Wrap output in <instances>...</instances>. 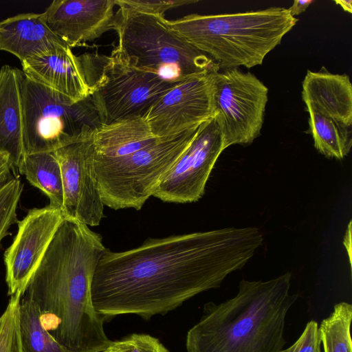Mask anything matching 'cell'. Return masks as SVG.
<instances>
[{"label":"cell","mask_w":352,"mask_h":352,"mask_svg":"<svg viewBox=\"0 0 352 352\" xmlns=\"http://www.w3.org/2000/svg\"><path fill=\"white\" fill-rule=\"evenodd\" d=\"M263 243L256 227L226 228L148 239L124 252L107 249L91 285L96 310L104 320L135 314H164L203 292L220 287Z\"/></svg>","instance_id":"1"},{"label":"cell","mask_w":352,"mask_h":352,"mask_svg":"<svg viewBox=\"0 0 352 352\" xmlns=\"http://www.w3.org/2000/svg\"><path fill=\"white\" fill-rule=\"evenodd\" d=\"M106 250L89 226L64 217L23 294L37 305L45 328L69 352H101L113 342L91 297L94 272Z\"/></svg>","instance_id":"2"},{"label":"cell","mask_w":352,"mask_h":352,"mask_svg":"<svg viewBox=\"0 0 352 352\" xmlns=\"http://www.w3.org/2000/svg\"><path fill=\"white\" fill-rule=\"evenodd\" d=\"M291 279L287 272L267 281L242 280L234 298L205 304L187 333V352H280L285 318L298 298L289 294Z\"/></svg>","instance_id":"3"},{"label":"cell","mask_w":352,"mask_h":352,"mask_svg":"<svg viewBox=\"0 0 352 352\" xmlns=\"http://www.w3.org/2000/svg\"><path fill=\"white\" fill-rule=\"evenodd\" d=\"M288 9L231 14H190L166 20L168 26L217 63L219 69L260 65L296 24Z\"/></svg>","instance_id":"4"},{"label":"cell","mask_w":352,"mask_h":352,"mask_svg":"<svg viewBox=\"0 0 352 352\" xmlns=\"http://www.w3.org/2000/svg\"><path fill=\"white\" fill-rule=\"evenodd\" d=\"M118 6L113 30L118 34V43L111 54L172 82H181L206 72L220 71L211 58L171 30L164 16Z\"/></svg>","instance_id":"5"},{"label":"cell","mask_w":352,"mask_h":352,"mask_svg":"<svg viewBox=\"0 0 352 352\" xmlns=\"http://www.w3.org/2000/svg\"><path fill=\"white\" fill-rule=\"evenodd\" d=\"M199 126L160 138L126 156L95 157L96 177L103 204L114 210H140L188 147Z\"/></svg>","instance_id":"6"},{"label":"cell","mask_w":352,"mask_h":352,"mask_svg":"<svg viewBox=\"0 0 352 352\" xmlns=\"http://www.w3.org/2000/svg\"><path fill=\"white\" fill-rule=\"evenodd\" d=\"M22 111L24 154L54 152L101 125L89 97L73 103L26 76Z\"/></svg>","instance_id":"7"},{"label":"cell","mask_w":352,"mask_h":352,"mask_svg":"<svg viewBox=\"0 0 352 352\" xmlns=\"http://www.w3.org/2000/svg\"><path fill=\"white\" fill-rule=\"evenodd\" d=\"M179 82L137 68L118 56L107 57L89 96L101 124L144 118Z\"/></svg>","instance_id":"8"},{"label":"cell","mask_w":352,"mask_h":352,"mask_svg":"<svg viewBox=\"0 0 352 352\" xmlns=\"http://www.w3.org/2000/svg\"><path fill=\"white\" fill-rule=\"evenodd\" d=\"M267 99V87L250 72L234 68L215 74L214 119L225 149L250 144L260 135Z\"/></svg>","instance_id":"9"},{"label":"cell","mask_w":352,"mask_h":352,"mask_svg":"<svg viewBox=\"0 0 352 352\" xmlns=\"http://www.w3.org/2000/svg\"><path fill=\"white\" fill-rule=\"evenodd\" d=\"M217 72L188 77L164 94L144 117L153 135L157 138L170 137L213 118Z\"/></svg>","instance_id":"10"},{"label":"cell","mask_w":352,"mask_h":352,"mask_svg":"<svg viewBox=\"0 0 352 352\" xmlns=\"http://www.w3.org/2000/svg\"><path fill=\"white\" fill-rule=\"evenodd\" d=\"M223 150V138L214 118L204 122L153 196L170 203L198 201Z\"/></svg>","instance_id":"11"},{"label":"cell","mask_w":352,"mask_h":352,"mask_svg":"<svg viewBox=\"0 0 352 352\" xmlns=\"http://www.w3.org/2000/svg\"><path fill=\"white\" fill-rule=\"evenodd\" d=\"M92 135L76 140L53 152L61 171L64 217L88 226L100 224L104 206L96 177Z\"/></svg>","instance_id":"12"},{"label":"cell","mask_w":352,"mask_h":352,"mask_svg":"<svg viewBox=\"0 0 352 352\" xmlns=\"http://www.w3.org/2000/svg\"><path fill=\"white\" fill-rule=\"evenodd\" d=\"M106 58L92 54L77 56L65 46L21 63L25 76L77 103L90 96Z\"/></svg>","instance_id":"13"},{"label":"cell","mask_w":352,"mask_h":352,"mask_svg":"<svg viewBox=\"0 0 352 352\" xmlns=\"http://www.w3.org/2000/svg\"><path fill=\"white\" fill-rule=\"evenodd\" d=\"M63 219L62 210L49 204L30 210L18 221L17 233L4 253L10 296L23 295Z\"/></svg>","instance_id":"14"},{"label":"cell","mask_w":352,"mask_h":352,"mask_svg":"<svg viewBox=\"0 0 352 352\" xmlns=\"http://www.w3.org/2000/svg\"><path fill=\"white\" fill-rule=\"evenodd\" d=\"M115 0H54L42 13L50 29L70 48L113 30Z\"/></svg>","instance_id":"15"},{"label":"cell","mask_w":352,"mask_h":352,"mask_svg":"<svg viewBox=\"0 0 352 352\" xmlns=\"http://www.w3.org/2000/svg\"><path fill=\"white\" fill-rule=\"evenodd\" d=\"M302 99L308 113L346 127L352 125V85L349 76L307 70L302 84Z\"/></svg>","instance_id":"16"},{"label":"cell","mask_w":352,"mask_h":352,"mask_svg":"<svg viewBox=\"0 0 352 352\" xmlns=\"http://www.w3.org/2000/svg\"><path fill=\"white\" fill-rule=\"evenodd\" d=\"M23 71L8 65L0 69V154L7 155L14 170L24 155L23 142Z\"/></svg>","instance_id":"17"},{"label":"cell","mask_w":352,"mask_h":352,"mask_svg":"<svg viewBox=\"0 0 352 352\" xmlns=\"http://www.w3.org/2000/svg\"><path fill=\"white\" fill-rule=\"evenodd\" d=\"M68 46L45 23L42 13H23L0 21V50L20 61Z\"/></svg>","instance_id":"18"},{"label":"cell","mask_w":352,"mask_h":352,"mask_svg":"<svg viewBox=\"0 0 352 352\" xmlns=\"http://www.w3.org/2000/svg\"><path fill=\"white\" fill-rule=\"evenodd\" d=\"M160 138L153 135L142 117L101 124L94 131L95 157L118 158L149 146Z\"/></svg>","instance_id":"19"},{"label":"cell","mask_w":352,"mask_h":352,"mask_svg":"<svg viewBox=\"0 0 352 352\" xmlns=\"http://www.w3.org/2000/svg\"><path fill=\"white\" fill-rule=\"evenodd\" d=\"M17 170L32 186L47 195L50 205L62 210L63 190L61 171L53 152L24 154Z\"/></svg>","instance_id":"20"},{"label":"cell","mask_w":352,"mask_h":352,"mask_svg":"<svg viewBox=\"0 0 352 352\" xmlns=\"http://www.w3.org/2000/svg\"><path fill=\"white\" fill-rule=\"evenodd\" d=\"M18 325L21 352H69L45 328L37 305L25 294L19 305Z\"/></svg>","instance_id":"21"},{"label":"cell","mask_w":352,"mask_h":352,"mask_svg":"<svg viewBox=\"0 0 352 352\" xmlns=\"http://www.w3.org/2000/svg\"><path fill=\"white\" fill-rule=\"evenodd\" d=\"M351 319V304L341 302L334 306L333 311L322 321L319 328L324 352H352Z\"/></svg>","instance_id":"22"},{"label":"cell","mask_w":352,"mask_h":352,"mask_svg":"<svg viewBox=\"0 0 352 352\" xmlns=\"http://www.w3.org/2000/svg\"><path fill=\"white\" fill-rule=\"evenodd\" d=\"M23 191V184L10 175L0 180V244L9 233L10 226L18 222L17 206Z\"/></svg>","instance_id":"23"},{"label":"cell","mask_w":352,"mask_h":352,"mask_svg":"<svg viewBox=\"0 0 352 352\" xmlns=\"http://www.w3.org/2000/svg\"><path fill=\"white\" fill-rule=\"evenodd\" d=\"M23 294L11 296L0 316V352H21L20 346L18 310Z\"/></svg>","instance_id":"24"},{"label":"cell","mask_w":352,"mask_h":352,"mask_svg":"<svg viewBox=\"0 0 352 352\" xmlns=\"http://www.w3.org/2000/svg\"><path fill=\"white\" fill-rule=\"evenodd\" d=\"M198 2L197 0H115L116 6L154 15L164 16L168 10Z\"/></svg>","instance_id":"25"},{"label":"cell","mask_w":352,"mask_h":352,"mask_svg":"<svg viewBox=\"0 0 352 352\" xmlns=\"http://www.w3.org/2000/svg\"><path fill=\"white\" fill-rule=\"evenodd\" d=\"M118 341L122 352H169L157 338L148 334L133 333Z\"/></svg>","instance_id":"26"},{"label":"cell","mask_w":352,"mask_h":352,"mask_svg":"<svg viewBox=\"0 0 352 352\" xmlns=\"http://www.w3.org/2000/svg\"><path fill=\"white\" fill-rule=\"evenodd\" d=\"M320 344L318 324L315 320H311L296 342L280 352H321Z\"/></svg>","instance_id":"27"},{"label":"cell","mask_w":352,"mask_h":352,"mask_svg":"<svg viewBox=\"0 0 352 352\" xmlns=\"http://www.w3.org/2000/svg\"><path fill=\"white\" fill-rule=\"evenodd\" d=\"M314 2L315 1L313 0H295L294 1L292 6L287 9L290 14L295 17V16L299 15L300 14L304 12L308 8V7Z\"/></svg>","instance_id":"28"},{"label":"cell","mask_w":352,"mask_h":352,"mask_svg":"<svg viewBox=\"0 0 352 352\" xmlns=\"http://www.w3.org/2000/svg\"><path fill=\"white\" fill-rule=\"evenodd\" d=\"M14 170L9 157L6 154H0V180L12 175Z\"/></svg>","instance_id":"29"},{"label":"cell","mask_w":352,"mask_h":352,"mask_svg":"<svg viewBox=\"0 0 352 352\" xmlns=\"http://www.w3.org/2000/svg\"><path fill=\"white\" fill-rule=\"evenodd\" d=\"M335 3L340 6L345 12L352 13L351 0H336Z\"/></svg>","instance_id":"30"},{"label":"cell","mask_w":352,"mask_h":352,"mask_svg":"<svg viewBox=\"0 0 352 352\" xmlns=\"http://www.w3.org/2000/svg\"><path fill=\"white\" fill-rule=\"evenodd\" d=\"M101 352H122V350L118 341H113L108 348Z\"/></svg>","instance_id":"31"}]
</instances>
